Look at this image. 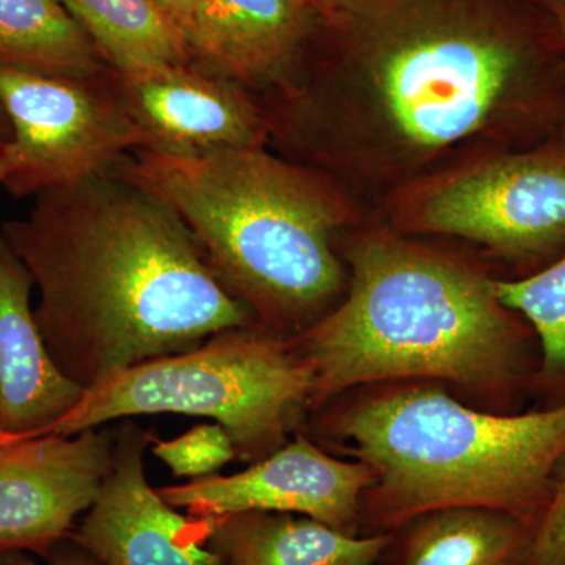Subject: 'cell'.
Returning a JSON list of instances; mask_svg holds the SVG:
<instances>
[{
  "label": "cell",
  "mask_w": 565,
  "mask_h": 565,
  "mask_svg": "<svg viewBox=\"0 0 565 565\" xmlns=\"http://www.w3.org/2000/svg\"><path fill=\"white\" fill-rule=\"evenodd\" d=\"M0 236L39 289L33 315L52 359L81 388L256 326L177 212L118 174L36 193Z\"/></svg>",
  "instance_id": "1"
},
{
  "label": "cell",
  "mask_w": 565,
  "mask_h": 565,
  "mask_svg": "<svg viewBox=\"0 0 565 565\" xmlns=\"http://www.w3.org/2000/svg\"><path fill=\"white\" fill-rule=\"evenodd\" d=\"M300 433L370 467L362 535L449 508L493 509L534 525L565 456V401L497 414L468 407L435 382H390L343 394Z\"/></svg>",
  "instance_id": "2"
},
{
  "label": "cell",
  "mask_w": 565,
  "mask_h": 565,
  "mask_svg": "<svg viewBox=\"0 0 565 565\" xmlns=\"http://www.w3.org/2000/svg\"><path fill=\"white\" fill-rule=\"evenodd\" d=\"M351 264L343 302L289 338L313 375L311 415L390 382H435L493 403L525 382L526 333L492 278L392 239L356 245Z\"/></svg>",
  "instance_id": "3"
},
{
  "label": "cell",
  "mask_w": 565,
  "mask_h": 565,
  "mask_svg": "<svg viewBox=\"0 0 565 565\" xmlns=\"http://www.w3.org/2000/svg\"><path fill=\"white\" fill-rule=\"evenodd\" d=\"M111 173L177 212L256 327L292 338L332 310L344 286L333 245L340 210L310 170L244 148L204 156L137 150Z\"/></svg>",
  "instance_id": "4"
},
{
  "label": "cell",
  "mask_w": 565,
  "mask_h": 565,
  "mask_svg": "<svg viewBox=\"0 0 565 565\" xmlns=\"http://www.w3.org/2000/svg\"><path fill=\"white\" fill-rule=\"evenodd\" d=\"M385 109L416 147L441 148L497 117L520 129H563L564 44L544 0L481 18L462 9L399 14L374 41Z\"/></svg>",
  "instance_id": "5"
},
{
  "label": "cell",
  "mask_w": 565,
  "mask_h": 565,
  "mask_svg": "<svg viewBox=\"0 0 565 565\" xmlns=\"http://www.w3.org/2000/svg\"><path fill=\"white\" fill-rule=\"evenodd\" d=\"M313 390L310 367L289 338L241 327L104 379L47 434L76 435L141 415L204 416L221 424L237 459L252 465L302 430Z\"/></svg>",
  "instance_id": "6"
},
{
  "label": "cell",
  "mask_w": 565,
  "mask_h": 565,
  "mask_svg": "<svg viewBox=\"0 0 565 565\" xmlns=\"http://www.w3.org/2000/svg\"><path fill=\"white\" fill-rule=\"evenodd\" d=\"M0 110L10 129L2 185L13 196L110 173L145 148L111 70L71 77L0 65Z\"/></svg>",
  "instance_id": "7"
},
{
  "label": "cell",
  "mask_w": 565,
  "mask_h": 565,
  "mask_svg": "<svg viewBox=\"0 0 565 565\" xmlns=\"http://www.w3.org/2000/svg\"><path fill=\"white\" fill-rule=\"evenodd\" d=\"M426 232L481 243L512 258L565 247V143L504 154L445 182L424 202Z\"/></svg>",
  "instance_id": "8"
},
{
  "label": "cell",
  "mask_w": 565,
  "mask_h": 565,
  "mask_svg": "<svg viewBox=\"0 0 565 565\" xmlns=\"http://www.w3.org/2000/svg\"><path fill=\"white\" fill-rule=\"evenodd\" d=\"M115 429L0 435V556L46 557L95 504L114 460Z\"/></svg>",
  "instance_id": "9"
},
{
  "label": "cell",
  "mask_w": 565,
  "mask_h": 565,
  "mask_svg": "<svg viewBox=\"0 0 565 565\" xmlns=\"http://www.w3.org/2000/svg\"><path fill=\"white\" fill-rule=\"evenodd\" d=\"M373 481L370 467L327 452L302 433L241 473L193 479L158 489L174 509L193 516L282 512L310 516L351 535L360 534V504Z\"/></svg>",
  "instance_id": "10"
},
{
  "label": "cell",
  "mask_w": 565,
  "mask_h": 565,
  "mask_svg": "<svg viewBox=\"0 0 565 565\" xmlns=\"http://www.w3.org/2000/svg\"><path fill=\"white\" fill-rule=\"evenodd\" d=\"M154 438L129 418L115 429L110 473L70 539L104 565H221L207 548L212 519L180 514L148 484Z\"/></svg>",
  "instance_id": "11"
},
{
  "label": "cell",
  "mask_w": 565,
  "mask_h": 565,
  "mask_svg": "<svg viewBox=\"0 0 565 565\" xmlns=\"http://www.w3.org/2000/svg\"><path fill=\"white\" fill-rule=\"evenodd\" d=\"M114 71V70H111ZM143 150L169 156L264 148L266 111L252 92L196 63L114 71Z\"/></svg>",
  "instance_id": "12"
},
{
  "label": "cell",
  "mask_w": 565,
  "mask_h": 565,
  "mask_svg": "<svg viewBox=\"0 0 565 565\" xmlns=\"http://www.w3.org/2000/svg\"><path fill=\"white\" fill-rule=\"evenodd\" d=\"M308 0H193L192 61L248 92L282 90L311 29Z\"/></svg>",
  "instance_id": "13"
},
{
  "label": "cell",
  "mask_w": 565,
  "mask_h": 565,
  "mask_svg": "<svg viewBox=\"0 0 565 565\" xmlns=\"http://www.w3.org/2000/svg\"><path fill=\"white\" fill-rule=\"evenodd\" d=\"M33 280L0 236V435L39 437L81 403L85 390L54 362L31 305Z\"/></svg>",
  "instance_id": "14"
},
{
  "label": "cell",
  "mask_w": 565,
  "mask_h": 565,
  "mask_svg": "<svg viewBox=\"0 0 565 565\" xmlns=\"http://www.w3.org/2000/svg\"><path fill=\"white\" fill-rule=\"evenodd\" d=\"M388 534L351 535L282 512L248 511L212 519L207 548L221 565H375Z\"/></svg>",
  "instance_id": "15"
},
{
  "label": "cell",
  "mask_w": 565,
  "mask_h": 565,
  "mask_svg": "<svg viewBox=\"0 0 565 565\" xmlns=\"http://www.w3.org/2000/svg\"><path fill=\"white\" fill-rule=\"evenodd\" d=\"M533 530L493 509H438L388 533L375 565H520Z\"/></svg>",
  "instance_id": "16"
},
{
  "label": "cell",
  "mask_w": 565,
  "mask_h": 565,
  "mask_svg": "<svg viewBox=\"0 0 565 565\" xmlns=\"http://www.w3.org/2000/svg\"><path fill=\"white\" fill-rule=\"evenodd\" d=\"M114 71L192 63L188 39L156 0H58Z\"/></svg>",
  "instance_id": "17"
},
{
  "label": "cell",
  "mask_w": 565,
  "mask_h": 565,
  "mask_svg": "<svg viewBox=\"0 0 565 565\" xmlns=\"http://www.w3.org/2000/svg\"><path fill=\"white\" fill-rule=\"evenodd\" d=\"M0 65L71 77L111 70L58 0H0Z\"/></svg>",
  "instance_id": "18"
},
{
  "label": "cell",
  "mask_w": 565,
  "mask_h": 565,
  "mask_svg": "<svg viewBox=\"0 0 565 565\" xmlns=\"http://www.w3.org/2000/svg\"><path fill=\"white\" fill-rule=\"evenodd\" d=\"M492 289L508 310L533 327L542 351L539 377L565 397V253L530 277L492 280Z\"/></svg>",
  "instance_id": "19"
},
{
  "label": "cell",
  "mask_w": 565,
  "mask_h": 565,
  "mask_svg": "<svg viewBox=\"0 0 565 565\" xmlns=\"http://www.w3.org/2000/svg\"><path fill=\"white\" fill-rule=\"evenodd\" d=\"M152 455L161 459L177 478L193 479L217 475L226 463L237 459L232 437L217 423H204L174 437L154 438Z\"/></svg>",
  "instance_id": "20"
},
{
  "label": "cell",
  "mask_w": 565,
  "mask_h": 565,
  "mask_svg": "<svg viewBox=\"0 0 565 565\" xmlns=\"http://www.w3.org/2000/svg\"><path fill=\"white\" fill-rule=\"evenodd\" d=\"M520 565H565V456L553 476L552 493L534 523Z\"/></svg>",
  "instance_id": "21"
},
{
  "label": "cell",
  "mask_w": 565,
  "mask_h": 565,
  "mask_svg": "<svg viewBox=\"0 0 565 565\" xmlns=\"http://www.w3.org/2000/svg\"><path fill=\"white\" fill-rule=\"evenodd\" d=\"M44 559L50 565H104L70 537L55 545Z\"/></svg>",
  "instance_id": "22"
},
{
  "label": "cell",
  "mask_w": 565,
  "mask_h": 565,
  "mask_svg": "<svg viewBox=\"0 0 565 565\" xmlns=\"http://www.w3.org/2000/svg\"><path fill=\"white\" fill-rule=\"evenodd\" d=\"M188 39L191 31L193 0H156Z\"/></svg>",
  "instance_id": "23"
},
{
  "label": "cell",
  "mask_w": 565,
  "mask_h": 565,
  "mask_svg": "<svg viewBox=\"0 0 565 565\" xmlns=\"http://www.w3.org/2000/svg\"><path fill=\"white\" fill-rule=\"evenodd\" d=\"M546 9L552 13L553 20L556 22L557 31H559L561 40L564 44L565 55V0H544ZM559 139L565 143V117L563 129H561Z\"/></svg>",
  "instance_id": "24"
},
{
  "label": "cell",
  "mask_w": 565,
  "mask_h": 565,
  "mask_svg": "<svg viewBox=\"0 0 565 565\" xmlns=\"http://www.w3.org/2000/svg\"><path fill=\"white\" fill-rule=\"evenodd\" d=\"M311 6L322 7H351L355 3L373 2V0H308Z\"/></svg>",
  "instance_id": "25"
},
{
  "label": "cell",
  "mask_w": 565,
  "mask_h": 565,
  "mask_svg": "<svg viewBox=\"0 0 565 565\" xmlns=\"http://www.w3.org/2000/svg\"><path fill=\"white\" fill-rule=\"evenodd\" d=\"M0 565H35L22 553H11V555L0 556Z\"/></svg>",
  "instance_id": "26"
},
{
  "label": "cell",
  "mask_w": 565,
  "mask_h": 565,
  "mask_svg": "<svg viewBox=\"0 0 565 565\" xmlns=\"http://www.w3.org/2000/svg\"><path fill=\"white\" fill-rule=\"evenodd\" d=\"M7 137L0 134V185L3 184V178H6V158H3V140Z\"/></svg>",
  "instance_id": "27"
},
{
  "label": "cell",
  "mask_w": 565,
  "mask_h": 565,
  "mask_svg": "<svg viewBox=\"0 0 565 565\" xmlns=\"http://www.w3.org/2000/svg\"><path fill=\"white\" fill-rule=\"evenodd\" d=\"M9 122H7L6 115L2 114V110H0V134L2 136L7 137V132H9Z\"/></svg>",
  "instance_id": "28"
}]
</instances>
